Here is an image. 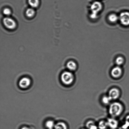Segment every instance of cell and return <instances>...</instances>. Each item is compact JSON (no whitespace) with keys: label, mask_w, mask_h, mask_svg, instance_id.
Listing matches in <instances>:
<instances>
[{"label":"cell","mask_w":129,"mask_h":129,"mask_svg":"<svg viewBox=\"0 0 129 129\" xmlns=\"http://www.w3.org/2000/svg\"><path fill=\"white\" fill-rule=\"evenodd\" d=\"M123 110V107L121 104L118 102H114L110 106L109 112L112 117H116L119 116Z\"/></svg>","instance_id":"1"},{"label":"cell","mask_w":129,"mask_h":129,"mask_svg":"<svg viewBox=\"0 0 129 129\" xmlns=\"http://www.w3.org/2000/svg\"><path fill=\"white\" fill-rule=\"evenodd\" d=\"M102 6L101 2L95 1L91 5L90 9L91 13V18L93 19H96L98 16V14L102 10Z\"/></svg>","instance_id":"2"},{"label":"cell","mask_w":129,"mask_h":129,"mask_svg":"<svg viewBox=\"0 0 129 129\" xmlns=\"http://www.w3.org/2000/svg\"><path fill=\"white\" fill-rule=\"evenodd\" d=\"M74 79V75L71 72L66 71L61 74V80L64 84L70 85L73 83Z\"/></svg>","instance_id":"3"},{"label":"cell","mask_w":129,"mask_h":129,"mask_svg":"<svg viewBox=\"0 0 129 129\" xmlns=\"http://www.w3.org/2000/svg\"><path fill=\"white\" fill-rule=\"evenodd\" d=\"M119 20L122 25L124 26L129 25V12H122L119 16Z\"/></svg>","instance_id":"4"},{"label":"cell","mask_w":129,"mask_h":129,"mask_svg":"<svg viewBox=\"0 0 129 129\" xmlns=\"http://www.w3.org/2000/svg\"><path fill=\"white\" fill-rule=\"evenodd\" d=\"M3 22L4 25L7 28L9 29H13L16 28V23L12 19L9 17H6L4 18Z\"/></svg>","instance_id":"5"},{"label":"cell","mask_w":129,"mask_h":129,"mask_svg":"<svg viewBox=\"0 0 129 129\" xmlns=\"http://www.w3.org/2000/svg\"><path fill=\"white\" fill-rule=\"evenodd\" d=\"M120 95V91L117 88H112L109 92L108 96L112 100L117 99L119 97Z\"/></svg>","instance_id":"6"},{"label":"cell","mask_w":129,"mask_h":129,"mask_svg":"<svg viewBox=\"0 0 129 129\" xmlns=\"http://www.w3.org/2000/svg\"><path fill=\"white\" fill-rule=\"evenodd\" d=\"M122 68L119 66L114 68L111 72V75L114 78H119L122 75Z\"/></svg>","instance_id":"7"},{"label":"cell","mask_w":129,"mask_h":129,"mask_svg":"<svg viewBox=\"0 0 129 129\" xmlns=\"http://www.w3.org/2000/svg\"><path fill=\"white\" fill-rule=\"evenodd\" d=\"M31 83V80L29 78H23L19 82V85L21 88H26L29 86Z\"/></svg>","instance_id":"8"},{"label":"cell","mask_w":129,"mask_h":129,"mask_svg":"<svg viewBox=\"0 0 129 129\" xmlns=\"http://www.w3.org/2000/svg\"><path fill=\"white\" fill-rule=\"evenodd\" d=\"M108 127L112 129H115L118 126V122L113 118H109L107 121Z\"/></svg>","instance_id":"9"},{"label":"cell","mask_w":129,"mask_h":129,"mask_svg":"<svg viewBox=\"0 0 129 129\" xmlns=\"http://www.w3.org/2000/svg\"><path fill=\"white\" fill-rule=\"evenodd\" d=\"M67 67L69 70L70 71H74L76 70L77 68L76 63L74 61H70L68 62L67 64Z\"/></svg>","instance_id":"10"},{"label":"cell","mask_w":129,"mask_h":129,"mask_svg":"<svg viewBox=\"0 0 129 129\" xmlns=\"http://www.w3.org/2000/svg\"><path fill=\"white\" fill-rule=\"evenodd\" d=\"M109 21L112 23H115L119 20V16L115 14H111L108 17Z\"/></svg>","instance_id":"11"},{"label":"cell","mask_w":129,"mask_h":129,"mask_svg":"<svg viewBox=\"0 0 129 129\" xmlns=\"http://www.w3.org/2000/svg\"><path fill=\"white\" fill-rule=\"evenodd\" d=\"M86 127L88 129H97L98 127L92 121H88L86 123Z\"/></svg>","instance_id":"12"},{"label":"cell","mask_w":129,"mask_h":129,"mask_svg":"<svg viewBox=\"0 0 129 129\" xmlns=\"http://www.w3.org/2000/svg\"><path fill=\"white\" fill-rule=\"evenodd\" d=\"M55 129H67V127L64 122H59L55 124Z\"/></svg>","instance_id":"13"},{"label":"cell","mask_w":129,"mask_h":129,"mask_svg":"<svg viewBox=\"0 0 129 129\" xmlns=\"http://www.w3.org/2000/svg\"><path fill=\"white\" fill-rule=\"evenodd\" d=\"M55 124L54 121L49 120L46 122L45 126L48 129H55Z\"/></svg>","instance_id":"14"},{"label":"cell","mask_w":129,"mask_h":129,"mask_svg":"<svg viewBox=\"0 0 129 129\" xmlns=\"http://www.w3.org/2000/svg\"><path fill=\"white\" fill-rule=\"evenodd\" d=\"M29 4L33 8L37 7L39 5V0H28Z\"/></svg>","instance_id":"15"},{"label":"cell","mask_w":129,"mask_h":129,"mask_svg":"<svg viewBox=\"0 0 129 129\" xmlns=\"http://www.w3.org/2000/svg\"><path fill=\"white\" fill-rule=\"evenodd\" d=\"M108 126L107 122L101 121L99 123L98 127L100 129H106Z\"/></svg>","instance_id":"16"},{"label":"cell","mask_w":129,"mask_h":129,"mask_svg":"<svg viewBox=\"0 0 129 129\" xmlns=\"http://www.w3.org/2000/svg\"><path fill=\"white\" fill-rule=\"evenodd\" d=\"M26 13L27 17H31L35 15V10L33 8H29L26 10Z\"/></svg>","instance_id":"17"},{"label":"cell","mask_w":129,"mask_h":129,"mask_svg":"<svg viewBox=\"0 0 129 129\" xmlns=\"http://www.w3.org/2000/svg\"><path fill=\"white\" fill-rule=\"evenodd\" d=\"M124 59L122 56H119L116 58V63L118 66L122 65L124 62Z\"/></svg>","instance_id":"18"},{"label":"cell","mask_w":129,"mask_h":129,"mask_svg":"<svg viewBox=\"0 0 129 129\" xmlns=\"http://www.w3.org/2000/svg\"><path fill=\"white\" fill-rule=\"evenodd\" d=\"M112 100L109 96H105L102 98V102L104 104L107 105Z\"/></svg>","instance_id":"19"},{"label":"cell","mask_w":129,"mask_h":129,"mask_svg":"<svg viewBox=\"0 0 129 129\" xmlns=\"http://www.w3.org/2000/svg\"><path fill=\"white\" fill-rule=\"evenodd\" d=\"M3 13L5 15L7 16H10L11 14V10L8 8H5L3 11Z\"/></svg>","instance_id":"20"},{"label":"cell","mask_w":129,"mask_h":129,"mask_svg":"<svg viewBox=\"0 0 129 129\" xmlns=\"http://www.w3.org/2000/svg\"><path fill=\"white\" fill-rule=\"evenodd\" d=\"M126 123L129 126V115L127 116L126 117Z\"/></svg>","instance_id":"21"},{"label":"cell","mask_w":129,"mask_h":129,"mask_svg":"<svg viewBox=\"0 0 129 129\" xmlns=\"http://www.w3.org/2000/svg\"><path fill=\"white\" fill-rule=\"evenodd\" d=\"M21 129H30L29 128H28V127H22V128H21Z\"/></svg>","instance_id":"22"},{"label":"cell","mask_w":129,"mask_h":129,"mask_svg":"<svg viewBox=\"0 0 129 129\" xmlns=\"http://www.w3.org/2000/svg\"></svg>","instance_id":"23"}]
</instances>
